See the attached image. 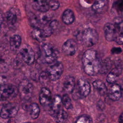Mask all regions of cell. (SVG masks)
Segmentation results:
<instances>
[{
	"mask_svg": "<svg viewBox=\"0 0 123 123\" xmlns=\"http://www.w3.org/2000/svg\"><path fill=\"white\" fill-rule=\"evenodd\" d=\"M82 63L84 70L88 75L94 76L99 73L100 61L95 50H86L83 55Z\"/></svg>",
	"mask_w": 123,
	"mask_h": 123,
	"instance_id": "cell-1",
	"label": "cell"
},
{
	"mask_svg": "<svg viewBox=\"0 0 123 123\" xmlns=\"http://www.w3.org/2000/svg\"><path fill=\"white\" fill-rule=\"evenodd\" d=\"M41 61L44 63H52L55 62L58 57V52L54 49L52 45L45 43L42 47Z\"/></svg>",
	"mask_w": 123,
	"mask_h": 123,
	"instance_id": "cell-2",
	"label": "cell"
},
{
	"mask_svg": "<svg viewBox=\"0 0 123 123\" xmlns=\"http://www.w3.org/2000/svg\"><path fill=\"white\" fill-rule=\"evenodd\" d=\"M81 39L82 43L85 46L90 47L97 43L98 35L95 29L88 28L85 29L82 32Z\"/></svg>",
	"mask_w": 123,
	"mask_h": 123,
	"instance_id": "cell-3",
	"label": "cell"
},
{
	"mask_svg": "<svg viewBox=\"0 0 123 123\" xmlns=\"http://www.w3.org/2000/svg\"><path fill=\"white\" fill-rule=\"evenodd\" d=\"M33 86L28 80H22L19 84L18 88V93L20 98L22 100H29L33 95Z\"/></svg>",
	"mask_w": 123,
	"mask_h": 123,
	"instance_id": "cell-4",
	"label": "cell"
},
{
	"mask_svg": "<svg viewBox=\"0 0 123 123\" xmlns=\"http://www.w3.org/2000/svg\"><path fill=\"white\" fill-rule=\"evenodd\" d=\"M18 93V88L11 84H5L0 87V101L12 99Z\"/></svg>",
	"mask_w": 123,
	"mask_h": 123,
	"instance_id": "cell-5",
	"label": "cell"
},
{
	"mask_svg": "<svg viewBox=\"0 0 123 123\" xmlns=\"http://www.w3.org/2000/svg\"><path fill=\"white\" fill-rule=\"evenodd\" d=\"M19 105L15 102L8 103L4 104L0 111V116L2 118L10 119L14 117L18 113Z\"/></svg>",
	"mask_w": 123,
	"mask_h": 123,
	"instance_id": "cell-6",
	"label": "cell"
},
{
	"mask_svg": "<svg viewBox=\"0 0 123 123\" xmlns=\"http://www.w3.org/2000/svg\"><path fill=\"white\" fill-rule=\"evenodd\" d=\"M63 71V66L61 62H57L50 66L46 71L50 80L55 81L61 76Z\"/></svg>",
	"mask_w": 123,
	"mask_h": 123,
	"instance_id": "cell-7",
	"label": "cell"
},
{
	"mask_svg": "<svg viewBox=\"0 0 123 123\" xmlns=\"http://www.w3.org/2000/svg\"><path fill=\"white\" fill-rule=\"evenodd\" d=\"M39 99L41 105L44 108L49 110L52 100L49 89L45 87L41 88L39 94Z\"/></svg>",
	"mask_w": 123,
	"mask_h": 123,
	"instance_id": "cell-8",
	"label": "cell"
},
{
	"mask_svg": "<svg viewBox=\"0 0 123 123\" xmlns=\"http://www.w3.org/2000/svg\"><path fill=\"white\" fill-rule=\"evenodd\" d=\"M20 54L24 61L27 64H32L35 60V54L34 51L29 46L22 48L20 50Z\"/></svg>",
	"mask_w": 123,
	"mask_h": 123,
	"instance_id": "cell-9",
	"label": "cell"
},
{
	"mask_svg": "<svg viewBox=\"0 0 123 123\" xmlns=\"http://www.w3.org/2000/svg\"><path fill=\"white\" fill-rule=\"evenodd\" d=\"M90 85L86 79L83 78L80 79L78 81L77 90L74 94L77 93L79 97H86L90 92Z\"/></svg>",
	"mask_w": 123,
	"mask_h": 123,
	"instance_id": "cell-10",
	"label": "cell"
},
{
	"mask_svg": "<svg viewBox=\"0 0 123 123\" xmlns=\"http://www.w3.org/2000/svg\"><path fill=\"white\" fill-rule=\"evenodd\" d=\"M104 32L105 38L108 41H115L118 34L115 25L110 23H107L104 25Z\"/></svg>",
	"mask_w": 123,
	"mask_h": 123,
	"instance_id": "cell-11",
	"label": "cell"
},
{
	"mask_svg": "<svg viewBox=\"0 0 123 123\" xmlns=\"http://www.w3.org/2000/svg\"><path fill=\"white\" fill-rule=\"evenodd\" d=\"M77 49L76 42L72 39H68L62 45V50L67 56L74 55Z\"/></svg>",
	"mask_w": 123,
	"mask_h": 123,
	"instance_id": "cell-12",
	"label": "cell"
},
{
	"mask_svg": "<svg viewBox=\"0 0 123 123\" xmlns=\"http://www.w3.org/2000/svg\"><path fill=\"white\" fill-rule=\"evenodd\" d=\"M33 8L40 12H47L49 9L48 0H33Z\"/></svg>",
	"mask_w": 123,
	"mask_h": 123,
	"instance_id": "cell-13",
	"label": "cell"
},
{
	"mask_svg": "<svg viewBox=\"0 0 123 123\" xmlns=\"http://www.w3.org/2000/svg\"><path fill=\"white\" fill-rule=\"evenodd\" d=\"M109 98L112 100L117 101L121 98V92L119 85L113 84L108 92Z\"/></svg>",
	"mask_w": 123,
	"mask_h": 123,
	"instance_id": "cell-14",
	"label": "cell"
},
{
	"mask_svg": "<svg viewBox=\"0 0 123 123\" xmlns=\"http://www.w3.org/2000/svg\"><path fill=\"white\" fill-rule=\"evenodd\" d=\"M62 99L61 97L59 95H55L52 99L51 105L49 110L51 116L62 109Z\"/></svg>",
	"mask_w": 123,
	"mask_h": 123,
	"instance_id": "cell-15",
	"label": "cell"
},
{
	"mask_svg": "<svg viewBox=\"0 0 123 123\" xmlns=\"http://www.w3.org/2000/svg\"><path fill=\"white\" fill-rule=\"evenodd\" d=\"M122 69L117 67L111 70L106 77V81L110 84H114L118 76L121 74Z\"/></svg>",
	"mask_w": 123,
	"mask_h": 123,
	"instance_id": "cell-16",
	"label": "cell"
},
{
	"mask_svg": "<svg viewBox=\"0 0 123 123\" xmlns=\"http://www.w3.org/2000/svg\"><path fill=\"white\" fill-rule=\"evenodd\" d=\"M107 4V0H95L92 8L96 12L102 13L105 11Z\"/></svg>",
	"mask_w": 123,
	"mask_h": 123,
	"instance_id": "cell-17",
	"label": "cell"
},
{
	"mask_svg": "<svg viewBox=\"0 0 123 123\" xmlns=\"http://www.w3.org/2000/svg\"><path fill=\"white\" fill-rule=\"evenodd\" d=\"M63 89L67 93H72L75 88V79L71 76H67L63 82Z\"/></svg>",
	"mask_w": 123,
	"mask_h": 123,
	"instance_id": "cell-18",
	"label": "cell"
},
{
	"mask_svg": "<svg viewBox=\"0 0 123 123\" xmlns=\"http://www.w3.org/2000/svg\"><path fill=\"white\" fill-rule=\"evenodd\" d=\"M52 116L57 123H65L68 120V114L62 109L56 112Z\"/></svg>",
	"mask_w": 123,
	"mask_h": 123,
	"instance_id": "cell-19",
	"label": "cell"
},
{
	"mask_svg": "<svg viewBox=\"0 0 123 123\" xmlns=\"http://www.w3.org/2000/svg\"><path fill=\"white\" fill-rule=\"evenodd\" d=\"M74 14L71 10L66 9L63 12L62 16V20L65 24L67 25H71L74 22Z\"/></svg>",
	"mask_w": 123,
	"mask_h": 123,
	"instance_id": "cell-20",
	"label": "cell"
},
{
	"mask_svg": "<svg viewBox=\"0 0 123 123\" xmlns=\"http://www.w3.org/2000/svg\"><path fill=\"white\" fill-rule=\"evenodd\" d=\"M93 86L100 95L104 96L107 93V87L103 81L96 80L93 82Z\"/></svg>",
	"mask_w": 123,
	"mask_h": 123,
	"instance_id": "cell-21",
	"label": "cell"
},
{
	"mask_svg": "<svg viewBox=\"0 0 123 123\" xmlns=\"http://www.w3.org/2000/svg\"><path fill=\"white\" fill-rule=\"evenodd\" d=\"M22 42L21 37L18 35H14L10 38V47L11 50H16L20 46Z\"/></svg>",
	"mask_w": 123,
	"mask_h": 123,
	"instance_id": "cell-22",
	"label": "cell"
},
{
	"mask_svg": "<svg viewBox=\"0 0 123 123\" xmlns=\"http://www.w3.org/2000/svg\"><path fill=\"white\" fill-rule=\"evenodd\" d=\"M112 66V62L110 59L106 58L100 61L99 73L101 74H106L111 69Z\"/></svg>",
	"mask_w": 123,
	"mask_h": 123,
	"instance_id": "cell-23",
	"label": "cell"
},
{
	"mask_svg": "<svg viewBox=\"0 0 123 123\" xmlns=\"http://www.w3.org/2000/svg\"><path fill=\"white\" fill-rule=\"evenodd\" d=\"M28 111L29 114L33 119H36L38 117L40 113V109L37 103H31L28 107Z\"/></svg>",
	"mask_w": 123,
	"mask_h": 123,
	"instance_id": "cell-24",
	"label": "cell"
},
{
	"mask_svg": "<svg viewBox=\"0 0 123 123\" xmlns=\"http://www.w3.org/2000/svg\"><path fill=\"white\" fill-rule=\"evenodd\" d=\"M6 18L9 25H14L17 20V16L14 10H10L6 13Z\"/></svg>",
	"mask_w": 123,
	"mask_h": 123,
	"instance_id": "cell-25",
	"label": "cell"
},
{
	"mask_svg": "<svg viewBox=\"0 0 123 123\" xmlns=\"http://www.w3.org/2000/svg\"><path fill=\"white\" fill-rule=\"evenodd\" d=\"M31 36L34 39L38 42L43 41L45 38L42 29L39 28H34L31 32Z\"/></svg>",
	"mask_w": 123,
	"mask_h": 123,
	"instance_id": "cell-26",
	"label": "cell"
},
{
	"mask_svg": "<svg viewBox=\"0 0 123 123\" xmlns=\"http://www.w3.org/2000/svg\"><path fill=\"white\" fill-rule=\"evenodd\" d=\"M29 21L31 25L34 28H39L40 23L38 18L33 13H30L29 15Z\"/></svg>",
	"mask_w": 123,
	"mask_h": 123,
	"instance_id": "cell-27",
	"label": "cell"
},
{
	"mask_svg": "<svg viewBox=\"0 0 123 123\" xmlns=\"http://www.w3.org/2000/svg\"><path fill=\"white\" fill-rule=\"evenodd\" d=\"M114 24L118 33H123V19L120 17H116L113 20Z\"/></svg>",
	"mask_w": 123,
	"mask_h": 123,
	"instance_id": "cell-28",
	"label": "cell"
},
{
	"mask_svg": "<svg viewBox=\"0 0 123 123\" xmlns=\"http://www.w3.org/2000/svg\"><path fill=\"white\" fill-rule=\"evenodd\" d=\"M62 99V103L64 108L67 110H70L73 108V105L71 99L67 94H64Z\"/></svg>",
	"mask_w": 123,
	"mask_h": 123,
	"instance_id": "cell-29",
	"label": "cell"
},
{
	"mask_svg": "<svg viewBox=\"0 0 123 123\" xmlns=\"http://www.w3.org/2000/svg\"><path fill=\"white\" fill-rule=\"evenodd\" d=\"M75 123H93V122L90 116L86 114H84L80 116L77 118Z\"/></svg>",
	"mask_w": 123,
	"mask_h": 123,
	"instance_id": "cell-30",
	"label": "cell"
},
{
	"mask_svg": "<svg viewBox=\"0 0 123 123\" xmlns=\"http://www.w3.org/2000/svg\"><path fill=\"white\" fill-rule=\"evenodd\" d=\"M51 16L49 14L47 13H43L41 15L39 19V22L41 24L46 25L51 19Z\"/></svg>",
	"mask_w": 123,
	"mask_h": 123,
	"instance_id": "cell-31",
	"label": "cell"
},
{
	"mask_svg": "<svg viewBox=\"0 0 123 123\" xmlns=\"http://www.w3.org/2000/svg\"><path fill=\"white\" fill-rule=\"evenodd\" d=\"M49 9L52 10H56L58 9L60 6V3L56 0H48Z\"/></svg>",
	"mask_w": 123,
	"mask_h": 123,
	"instance_id": "cell-32",
	"label": "cell"
},
{
	"mask_svg": "<svg viewBox=\"0 0 123 123\" xmlns=\"http://www.w3.org/2000/svg\"><path fill=\"white\" fill-rule=\"evenodd\" d=\"M39 79L40 82L42 83L46 82V81H48L50 80L48 74L46 71H44L40 74L39 76Z\"/></svg>",
	"mask_w": 123,
	"mask_h": 123,
	"instance_id": "cell-33",
	"label": "cell"
},
{
	"mask_svg": "<svg viewBox=\"0 0 123 123\" xmlns=\"http://www.w3.org/2000/svg\"><path fill=\"white\" fill-rule=\"evenodd\" d=\"M42 31L45 37L51 36V35L52 34L53 32L49 25L48 26H46L45 28H44V29H42Z\"/></svg>",
	"mask_w": 123,
	"mask_h": 123,
	"instance_id": "cell-34",
	"label": "cell"
},
{
	"mask_svg": "<svg viewBox=\"0 0 123 123\" xmlns=\"http://www.w3.org/2000/svg\"><path fill=\"white\" fill-rule=\"evenodd\" d=\"M116 9L120 12L123 11V0H118L115 3Z\"/></svg>",
	"mask_w": 123,
	"mask_h": 123,
	"instance_id": "cell-35",
	"label": "cell"
},
{
	"mask_svg": "<svg viewBox=\"0 0 123 123\" xmlns=\"http://www.w3.org/2000/svg\"><path fill=\"white\" fill-rule=\"evenodd\" d=\"M115 41L119 45H123V33H118Z\"/></svg>",
	"mask_w": 123,
	"mask_h": 123,
	"instance_id": "cell-36",
	"label": "cell"
},
{
	"mask_svg": "<svg viewBox=\"0 0 123 123\" xmlns=\"http://www.w3.org/2000/svg\"><path fill=\"white\" fill-rule=\"evenodd\" d=\"M58 25H59L58 22L57 20H55L52 21L50 22L49 26L50 27V28L52 29V30L53 31L55 29H56L57 28V27L58 26Z\"/></svg>",
	"mask_w": 123,
	"mask_h": 123,
	"instance_id": "cell-37",
	"label": "cell"
},
{
	"mask_svg": "<svg viewBox=\"0 0 123 123\" xmlns=\"http://www.w3.org/2000/svg\"><path fill=\"white\" fill-rule=\"evenodd\" d=\"M6 78L3 75H0V87L6 84Z\"/></svg>",
	"mask_w": 123,
	"mask_h": 123,
	"instance_id": "cell-38",
	"label": "cell"
},
{
	"mask_svg": "<svg viewBox=\"0 0 123 123\" xmlns=\"http://www.w3.org/2000/svg\"><path fill=\"white\" fill-rule=\"evenodd\" d=\"M10 119L4 118L0 116V123H10Z\"/></svg>",
	"mask_w": 123,
	"mask_h": 123,
	"instance_id": "cell-39",
	"label": "cell"
},
{
	"mask_svg": "<svg viewBox=\"0 0 123 123\" xmlns=\"http://www.w3.org/2000/svg\"><path fill=\"white\" fill-rule=\"evenodd\" d=\"M111 50L112 52L113 53H116V54L119 53L122 51V49L120 48H113Z\"/></svg>",
	"mask_w": 123,
	"mask_h": 123,
	"instance_id": "cell-40",
	"label": "cell"
},
{
	"mask_svg": "<svg viewBox=\"0 0 123 123\" xmlns=\"http://www.w3.org/2000/svg\"><path fill=\"white\" fill-rule=\"evenodd\" d=\"M118 123H123V112L120 114L118 120Z\"/></svg>",
	"mask_w": 123,
	"mask_h": 123,
	"instance_id": "cell-41",
	"label": "cell"
},
{
	"mask_svg": "<svg viewBox=\"0 0 123 123\" xmlns=\"http://www.w3.org/2000/svg\"><path fill=\"white\" fill-rule=\"evenodd\" d=\"M119 86H120V89H121V95H122V97H123V80L122 81V82H121V84Z\"/></svg>",
	"mask_w": 123,
	"mask_h": 123,
	"instance_id": "cell-42",
	"label": "cell"
},
{
	"mask_svg": "<svg viewBox=\"0 0 123 123\" xmlns=\"http://www.w3.org/2000/svg\"><path fill=\"white\" fill-rule=\"evenodd\" d=\"M3 19H4V18H3V14L1 12H0V26H1V25H2V24L3 23Z\"/></svg>",
	"mask_w": 123,
	"mask_h": 123,
	"instance_id": "cell-43",
	"label": "cell"
},
{
	"mask_svg": "<svg viewBox=\"0 0 123 123\" xmlns=\"http://www.w3.org/2000/svg\"><path fill=\"white\" fill-rule=\"evenodd\" d=\"M121 12V15H122V17H123V11H122V12Z\"/></svg>",
	"mask_w": 123,
	"mask_h": 123,
	"instance_id": "cell-44",
	"label": "cell"
},
{
	"mask_svg": "<svg viewBox=\"0 0 123 123\" xmlns=\"http://www.w3.org/2000/svg\"><path fill=\"white\" fill-rule=\"evenodd\" d=\"M24 123H30V122H25Z\"/></svg>",
	"mask_w": 123,
	"mask_h": 123,
	"instance_id": "cell-45",
	"label": "cell"
}]
</instances>
